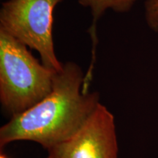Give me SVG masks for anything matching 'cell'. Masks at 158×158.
Returning a JSON list of instances; mask_svg holds the SVG:
<instances>
[{"instance_id": "obj_7", "label": "cell", "mask_w": 158, "mask_h": 158, "mask_svg": "<svg viewBox=\"0 0 158 158\" xmlns=\"http://www.w3.org/2000/svg\"><path fill=\"white\" fill-rule=\"evenodd\" d=\"M0 158H8V157H7V156H6V155H5V154L2 152L1 155H0Z\"/></svg>"}, {"instance_id": "obj_4", "label": "cell", "mask_w": 158, "mask_h": 158, "mask_svg": "<svg viewBox=\"0 0 158 158\" xmlns=\"http://www.w3.org/2000/svg\"><path fill=\"white\" fill-rule=\"evenodd\" d=\"M47 150L46 158H118L114 115L100 103L76 133Z\"/></svg>"}, {"instance_id": "obj_6", "label": "cell", "mask_w": 158, "mask_h": 158, "mask_svg": "<svg viewBox=\"0 0 158 158\" xmlns=\"http://www.w3.org/2000/svg\"><path fill=\"white\" fill-rule=\"evenodd\" d=\"M145 10L148 25L158 32V0H147Z\"/></svg>"}, {"instance_id": "obj_2", "label": "cell", "mask_w": 158, "mask_h": 158, "mask_svg": "<svg viewBox=\"0 0 158 158\" xmlns=\"http://www.w3.org/2000/svg\"><path fill=\"white\" fill-rule=\"evenodd\" d=\"M57 73L40 64L27 45L0 29V100L12 116L48 95Z\"/></svg>"}, {"instance_id": "obj_3", "label": "cell", "mask_w": 158, "mask_h": 158, "mask_svg": "<svg viewBox=\"0 0 158 158\" xmlns=\"http://www.w3.org/2000/svg\"><path fill=\"white\" fill-rule=\"evenodd\" d=\"M62 0H7L0 10V29L37 51L42 64L59 72L63 65L55 54L53 12Z\"/></svg>"}, {"instance_id": "obj_1", "label": "cell", "mask_w": 158, "mask_h": 158, "mask_svg": "<svg viewBox=\"0 0 158 158\" xmlns=\"http://www.w3.org/2000/svg\"><path fill=\"white\" fill-rule=\"evenodd\" d=\"M86 76L74 62H67L56 74L52 91L22 113L12 116L0 129V146L30 141L46 149L70 138L94 112L97 92H89Z\"/></svg>"}, {"instance_id": "obj_5", "label": "cell", "mask_w": 158, "mask_h": 158, "mask_svg": "<svg viewBox=\"0 0 158 158\" xmlns=\"http://www.w3.org/2000/svg\"><path fill=\"white\" fill-rule=\"evenodd\" d=\"M83 7L89 8L93 23L98 21L108 9L116 13H126L132 8L136 0H78Z\"/></svg>"}]
</instances>
